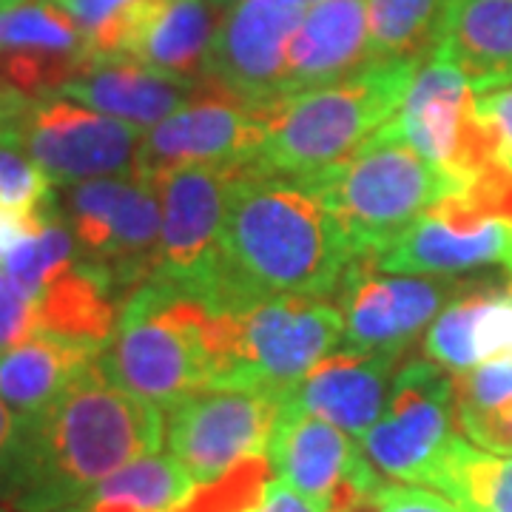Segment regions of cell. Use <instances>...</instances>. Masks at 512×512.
I'll list each match as a JSON object with an SVG mask.
<instances>
[{
  "mask_svg": "<svg viewBox=\"0 0 512 512\" xmlns=\"http://www.w3.org/2000/svg\"><path fill=\"white\" fill-rule=\"evenodd\" d=\"M163 410L111 382L100 356L43 410L20 416L0 467V504L57 512L80 504L100 481L160 450Z\"/></svg>",
  "mask_w": 512,
  "mask_h": 512,
  "instance_id": "6da1fadb",
  "label": "cell"
},
{
  "mask_svg": "<svg viewBox=\"0 0 512 512\" xmlns=\"http://www.w3.org/2000/svg\"><path fill=\"white\" fill-rule=\"evenodd\" d=\"M359 256L308 188L239 171L222 222L214 268L200 299L208 311L239 313L279 296H336Z\"/></svg>",
  "mask_w": 512,
  "mask_h": 512,
  "instance_id": "7a4b0ae2",
  "label": "cell"
},
{
  "mask_svg": "<svg viewBox=\"0 0 512 512\" xmlns=\"http://www.w3.org/2000/svg\"><path fill=\"white\" fill-rule=\"evenodd\" d=\"M419 60H384L322 89L259 111L265 137L248 165L256 174L305 183L373 140L402 109Z\"/></svg>",
  "mask_w": 512,
  "mask_h": 512,
  "instance_id": "3957f363",
  "label": "cell"
},
{
  "mask_svg": "<svg viewBox=\"0 0 512 512\" xmlns=\"http://www.w3.org/2000/svg\"><path fill=\"white\" fill-rule=\"evenodd\" d=\"M330 211L359 256L382 254L441 200L467 185L419 151L376 134L348 160L299 183Z\"/></svg>",
  "mask_w": 512,
  "mask_h": 512,
  "instance_id": "277c9868",
  "label": "cell"
},
{
  "mask_svg": "<svg viewBox=\"0 0 512 512\" xmlns=\"http://www.w3.org/2000/svg\"><path fill=\"white\" fill-rule=\"evenodd\" d=\"M211 319L214 311L194 296L148 279L126 299L100 365L111 382L168 410L188 393L211 387Z\"/></svg>",
  "mask_w": 512,
  "mask_h": 512,
  "instance_id": "5b68a950",
  "label": "cell"
},
{
  "mask_svg": "<svg viewBox=\"0 0 512 512\" xmlns=\"http://www.w3.org/2000/svg\"><path fill=\"white\" fill-rule=\"evenodd\" d=\"M322 296H279L211 319V387L259 390L282 399L339 345L345 316Z\"/></svg>",
  "mask_w": 512,
  "mask_h": 512,
  "instance_id": "8992f818",
  "label": "cell"
},
{
  "mask_svg": "<svg viewBox=\"0 0 512 512\" xmlns=\"http://www.w3.org/2000/svg\"><path fill=\"white\" fill-rule=\"evenodd\" d=\"M0 143L20 148L55 183L103 177L137 180L140 128L66 97L29 100L0 128Z\"/></svg>",
  "mask_w": 512,
  "mask_h": 512,
  "instance_id": "52a82bcc",
  "label": "cell"
},
{
  "mask_svg": "<svg viewBox=\"0 0 512 512\" xmlns=\"http://www.w3.org/2000/svg\"><path fill=\"white\" fill-rule=\"evenodd\" d=\"M453 376L433 359H413L393 376L382 419L359 439L382 476L430 487L456 441Z\"/></svg>",
  "mask_w": 512,
  "mask_h": 512,
  "instance_id": "ba28073f",
  "label": "cell"
},
{
  "mask_svg": "<svg viewBox=\"0 0 512 512\" xmlns=\"http://www.w3.org/2000/svg\"><path fill=\"white\" fill-rule=\"evenodd\" d=\"M279 399L259 390L202 387L165 410V441L194 481L205 487L245 458L268 453Z\"/></svg>",
  "mask_w": 512,
  "mask_h": 512,
  "instance_id": "9c48e42d",
  "label": "cell"
},
{
  "mask_svg": "<svg viewBox=\"0 0 512 512\" xmlns=\"http://www.w3.org/2000/svg\"><path fill=\"white\" fill-rule=\"evenodd\" d=\"M379 134L419 151L467 188L493 163L476 120V89L436 52L421 60L402 109Z\"/></svg>",
  "mask_w": 512,
  "mask_h": 512,
  "instance_id": "30bf717a",
  "label": "cell"
},
{
  "mask_svg": "<svg viewBox=\"0 0 512 512\" xmlns=\"http://www.w3.org/2000/svg\"><path fill=\"white\" fill-rule=\"evenodd\" d=\"M262 137L259 111L214 77H202L183 109L143 134L137 180L151 183L188 165H251Z\"/></svg>",
  "mask_w": 512,
  "mask_h": 512,
  "instance_id": "8fae6325",
  "label": "cell"
},
{
  "mask_svg": "<svg viewBox=\"0 0 512 512\" xmlns=\"http://www.w3.org/2000/svg\"><path fill=\"white\" fill-rule=\"evenodd\" d=\"M242 168L245 165H188L151 180L163 208L157 282L200 299L217 259L228 197Z\"/></svg>",
  "mask_w": 512,
  "mask_h": 512,
  "instance_id": "7c38bea8",
  "label": "cell"
},
{
  "mask_svg": "<svg viewBox=\"0 0 512 512\" xmlns=\"http://www.w3.org/2000/svg\"><path fill=\"white\" fill-rule=\"evenodd\" d=\"M308 15L305 0H234L222 15L205 77L256 111L282 100L288 43Z\"/></svg>",
  "mask_w": 512,
  "mask_h": 512,
  "instance_id": "4fadbf2b",
  "label": "cell"
},
{
  "mask_svg": "<svg viewBox=\"0 0 512 512\" xmlns=\"http://www.w3.org/2000/svg\"><path fill=\"white\" fill-rule=\"evenodd\" d=\"M481 265H501L512 279V220L456 194L427 211L373 268L387 274H461Z\"/></svg>",
  "mask_w": 512,
  "mask_h": 512,
  "instance_id": "5bb4252c",
  "label": "cell"
},
{
  "mask_svg": "<svg viewBox=\"0 0 512 512\" xmlns=\"http://www.w3.org/2000/svg\"><path fill=\"white\" fill-rule=\"evenodd\" d=\"M92 60L80 23L55 0H20L0 12V83L20 97H57Z\"/></svg>",
  "mask_w": 512,
  "mask_h": 512,
  "instance_id": "9a60e30c",
  "label": "cell"
},
{
  "mask_svg": "<svg viewBox=\"0 0 512 512\" xmlns=\"http://www.w3.org/2000/svg\"><path fill=\"white\" fill-rule=\"evenodd\" d=\"M265 456L274 476L311 498L322 512L345 484L379 476L362 444H353L345 430L288 402H279Z\"/></svg>",
  "mask_w": 512,
  "mask_h": 512,
  "instance_id": "2e32d148",
  "label": "cell"
},
{
  "mask_svg": "<svg viewBox=\"0 0 512 512\" xmlns=\"http://www.w3.org/2000/svg\"><path fill=\"white\" fill-rule=\"evenodd\" d=\"M373 262L350 268L336 299L345 308V339L350 350H404L410 339L441 311L453 282L416 276H373Z\"/></svg>",
  "mask_w": 512,
  "mask_h": 512,
  "instance_id": "e0dca14e",
  "label": "cell"
},
{
  "mask_svg": "<svg viewBox=\"0 0 512 512\" xmlns=\"http://www.w3.org/2000/svg\"><path fill=\"white\" fill-rule=\"evenodd\" d=\"M402 350H348L319 359L279 402L296 404L362 439L382 419Z\"/></svg>",
  "mask_w": 512,
  "mask_h": 512,
  "instance_id": "ac0fdd59",
  "label": "cell"
},
{
  "mask_svg": "<svg viewBox=\"0 0 512 512\" xmlns=\"http://www.w3.org/2000/svg\"><path fill=\"white\" fill-rule=\"evenodd\" d=\"M370 63L367 0H319L288 43L282 97L339 83Z\"/></svg>",
  "mask_w": 512,
  "mask_h": 512,
  "instance_id": "d6986e66",
  "label": "cell"
},
{
  "mask_svg": "<svg viewBox=\"0 0 512 512\" xmlns=\"http://www.w3.org/2000/svg\"><path fill=\"white\" fill-rule=\"evenodd\" d=\"M202 80V77H200ZM200 80L157 72L128 57L92 60L57 97H72L94 111L146 128L168 120L194 97Z\"/></svg>",
  "mask_w": 512,
  "mask_h": 512,
  "instance_id": "ffe728a7",
  "label": "cell"
},
{
  "mask_svg": "<svg viewBox=\"0 0 512 512\" xmlns=\"http://www.w3.org/2000/svg\"><path fill=\"white\" fill-rule=\"evenodd\" d=\"M126 299L106 268L77 259L37 293V333L103 350L120 325Z\"/></svg>",
  "mask_w": 512,
  "mask_h": 512,
  "instance_id": "44dd1931",
  "label": "cell"
},
{
  "mask_svg": "<svg viewBox=\"0 0 512 512\" xmlns=\"http://www.w3.org/2000/svg\"><path fill=\"white\" fill-rule=\"evenodd\" d=\"M424 348L433 362L453 373L493 359H512V282L501 291L456 296L427 330Z\"/></svg>",
  "mask_w": 512,
  "mask_h": 512,
  "instance_id": "7402d4cb",
  "label": "cell"
},
{
  "mask_svg": "<svg viewBox=\"0 0 512 512\" xmlns=\"http://www.w3.org/2000/svg\"><path fill=\"white\" fill-rule=\"evenodd\" d=\"M436 55L461 69L476 94L512 86V0H453Z\"/></svg>",
  "mask_w": 512,
  "mask_h": 512,
  "instance_id": "603a6c76",
  "label": "cell"
},
{
  "mask_svg": "<svg viewBox=\"0 0 512 512\" xmlns=\"http://www.w3.org/2000/svg\"><path fill=\"white\" fill-rule=\"evenodd\" d=\"M214 0H154L128 60L157 72L200 80L205 77L222 15Z\"/></svg>",
  "mask_w": 512,
  "mask_h": 512,
  "instance_id": "cb8c5ba5",
  "label": "cell"
},
{
  "mask_svg": "<svg viewBox=\"0 0 512 512\" xmlns=\"http://www.w3.org/2000/svg\"><path fill=\"white\" fill-rule=\"evenodd\" d=\"M97 348L37 333L0 353V399L29 416L57 399L74 376L97 359Z\"/></svg>",
  "mask_w": 512,
  "mask_h": 512,
  "instance_id": "d4e9b609",
  "label": "cell"
},
{
  "mask_svg": "<svg viewBox=\"0 0 512 512\" xmlns=\"http://www.w3.org/2000/svg\"><path fill=\"white\" fill-rule=\"evenodd\" d=\"M453 396L464 439L495 456H512V359L456 373Z\"/></svg>",
  "mask_w": 512,
  "mask_h": 512,
  "instance_id": "484cf974",
  "label": "cell"
},
{
  "mask_svg": "<svg viewBox=\"0 0 512 512\" xmlns=\"http://www.w3.org/2000/svg\"><path fill=\"white\" fill-rule=\"evenodd\" d=\"M453 0H367L370 60H427L439 46Z\"/></svg>",
  "mask_w": 512,
  "mask_h": 512,
  "instance_id": "4316f807",
  "label": "cell"
},
{
  "mask_svg": "<svg viewBox=\"0 0 512 512\" xmlns=\"http://www.w3.org/2000/svg\"><path fill=\"white\" fill-rule=\"evenodd\" d=\"M430 490L453 498L467 512H512V456H495L456 436Z\"/></svg>",
  "mask_w": 512,
  "mask_h": 512,
  "instance_id": "83f0119b",
  "label": "cell"
},
{
  "mask_svg": "<svg viewBox=\"0 0 512 512\" xmlns=\"http://www.w3.org/2000/svg\"><path fill=\"white\" fill-rule=\"evenodd\" d=\"M83 29L94 60L128 57L154 0H55Z\"/></svg>",
  "mask_w": 512,
  "mask_h": 512,
  "instance_id": "f1b7e54d",
  "label": "cell"
},
{
  "mask_svg": "<svg viewBox=\"0 0 512 512\" xmlns=\"http://www.w3.org/2000/svg\"><path fill=\"white\" fill-rule=\"evenodd\" d=\"M77 259H80L77 242H74L69 225L60 220V214H57L55 197L52 217L43 222L40 231L23 239L18 248L6 256L0 271H6L20 288H26V291L37 296L52 279H57L66 268H72Z\"/></svg>",
  "mask_w": 512,
  "mask_h": 512,
  "instance_id": "f546056e",
  "label": "cell"
},
{
  "mask_svg": "<svg viewBox=\"0 0 512 512\" xmlns=\"http://www.w3.org/2000/svg\"><path fill=\"white\" fill-rule=\"evenodd\" d=\"M55 202L49 174L20 148L0 143V205L18 211H40Z\"/></svg>",
  "mask_w": 512,
  "mask_h": 512,
  "instance_id": "4dcf8cb0",
  "label": "cell"
},
{
  "mask_svg": "<svg viewBox=\"0 0 512 512\" xmlns=\"http://www.w3.org/2000/svg\"><path fill=\"white\" fill-rule=\"evenodd\" d=\"M476 120L490 148V160L512 174V86L476 94Z\"/></svg>",
  "mask_w": 512,
  "mask_h": 512,
  "instance_id": "1f68e13d",
  "label": "cell"
},
{
  "mask_svg": "<svg viewBox=\"0 0 512 512\" xmlns=\"http://www.w3.org/2000/svg\"><path fill=\"white\" fill-rule=\"evenodd\" d=\"M37 336V296L0 271V353Z\"/></svg>",
  "mask_w": 512,
  "mask_h": 512,
  "instance_id": "d6a6232c",
  "label": "cell"
},
{
  "mask_svg": "<svg viewBox=\"0 0 512 512\" xmlns=\"http://www.w3.org/2000/svg\"><path fill=\"white\" fill-rule=\"evenodd\" d=\"M379 512H467L453 498L419 484H387L379 487Z\"/></svg>",
  "mask_w": 512,
  "mask_h": 512,
  "instance_id": "836d02e7",
  "label": "cell"
},
{
  "mask_svg": "<svg viewBox=\"0 0 512 512\" xmlns=\"http://www.w3.org/2000/svg\"><path fill=\"white\" fill-rule=\"evenodd\" d=\"M52 211H55V202L40 211H18V208L0 205V268L6 262V256L12 254L23 239L43 228V222L52 217Z\"/></svg>",
  "mask_w": 512,
  "mask_h": 512,
  "instance_id": "e575fe53",
  "label": "cell"
},
{
  "mask_svg": "<svg viewBox=\"0 0 512 512\" xmlns=\"http://www.w3.org/2000/svg\"><path fill=\"white\" fill-rule=\"evenodd\" d=\"M18 424L20 413H15L9 404L0 399V467H3V461H6L9 450H12V441H15V433H18Z\"/></svg>",
  "mask_w": 512,
  "mask_h": 512,
  "instance_id": "d590c367",
  "label": "cell"
},
{
  "mask_svg": "<svg viewBox=\"0 0 512 512\" xmlns=\"http://www.w3.org/2000/svg\"><path fill=\"white\" fill-rule=\"evenodd\" d=\"M29 100L26 97H20L18 92H12V89H6L3 83H0V128L6 126L15 114H18L23 106H26Z\"/></svg>",
  "mask_w": 512,
  "mask_h": 512,
  "instance_id": "8d00e7d4",
  "label": "cell"
},
{
  "mask_svg": "<svg viewBox=\"0 0 512 512\" xmlns=\"http://www.w3.org/2000/svg\"><path fill=\"white\" fill-rule=\"evenodd\" d=\"M15 3H20V0H0V12L9 9V6H15Z\"/></svg>",
  "mask_w": 512,
  "mask_h": 512,
  "instance_id": "74e56055",
  "label": "cell"
},
{
  "mask_svg": "<svg viewBox=\"0 0 512 512\" xmlns=\"http://www.w3.org/2000/svg\"><path fill=\"white\" fill-rule=\"evenodd\" d=\"M57 512H83V510H80V504H74V507H66V510H57Z\"/></svg>",
  "mask_w": 512,
  "mask_h": 512,
  "instance_id": "f35d334b",
  "label": "cell"
},
{
  "mask_svg": "<svg viewBox=\"0 0 512 512\" xmlns=\"http://www.w3.org/2000/svg\"><path fill=\"white\" fill-rule=\"evenodd\" d=\"M0 512H15V510H9V507H6V504H0Z\"/></svg>",
  "mask_w": 512,
  "mask_h": 512,
  "instance_id": "ab89813d",
  "label": "cell"
},
{
  "mask_svg": "<svg viewBox=\"0 0 512 512\" xmlns=\"http://www.w3.org/2000/svg\"><path fill=\"white\" fill-rule=\"evenodd\" d=\"M214 3H234V0H214Z\"/></svg>",
  "mask_w": 512,
  "mask_h": 512,
  "instance_id": "60d3db41",
  "label": "cell"
},
{
  "mask_svg": "<svg viewBox=\"0 0 512 512\" xmlns=\"http://www.w3.org/2000/svg\"><path fill=\"white\" fill-rule=\"evenodd\" d=\"M305 3H308V6H313V3H319V0H305Z\"/></svg>",
  "mask_w": 512,
  "mask_h": 512,
  "instance_id": "b9f144b4",
  "label": "cell"
}]
</instances>
